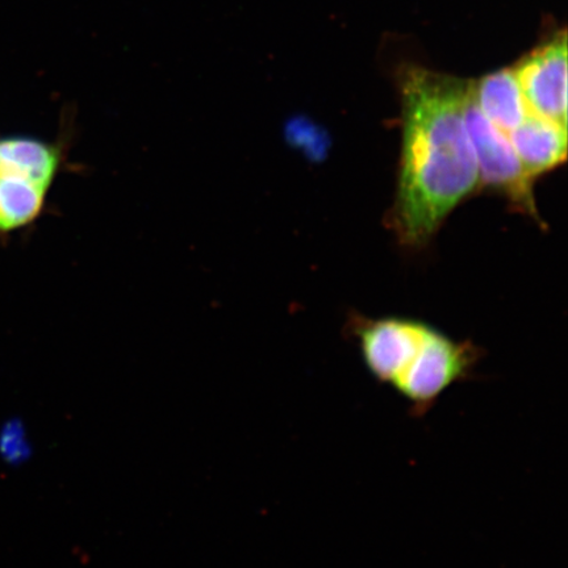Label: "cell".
I'll return each instance as SVG.
<instances>
[{
	"label": "cell",
	"instance_id": "cell-6",
	"mask_svg": "<svg viewBox=\"0 0 568 568\" xmlns=\"http://www.w3.org/2000/svg\"><path fill=\"white\" fill-rule=\"evenodd\" d=\"M508 138L532 180L566 161L567 126L530 113Z\"/></svg>",
	"mask_w": 568,
	"mask_h": 568
},
{
	"label": "cell",
	"instance_id": "cell-3",
	"mask_svg": "<svg viewBox=\"0 0 568 568\" xmlns=\"http://www.w3.org/2000/svg\"><path fill=\"white\" fill-rule=\"evenodd\" d=\"M465 124L473 142L478 165V184L499 191L518 210L537 217L532 178L523 166L508 134L483 115L471 94V82L465 106Z\"/></svg>",
	"mask_w": 568,
	"mask_h": 568
},
{
	"label": "cell",
	"instance_id": "cell-8",
	"mask_svg": "<svg viewBox=\"0 0 568 568\" xmlns=\"http://www.w3.org/2000/svg\"><path fill=\"white\" fill-rule=\"evenodd\" d=\"M33 446L23 420L10 417L0 423V462L20 467L31 459Z\"/></svg>",
	"mask_w": 568,
	"mask_h": 568
},
{
	"label": "cell",
	"instance_id": "cell-7",
	"mask_svg": "<svg viewBox=\"0 0 568 568\" xmlns=\"http://www.w3.org/2000/svg\"><path fill=\"white\" fill-rule=\"evenodd\" d=\"M471 94L483 115L504 133L513 132L530 115L514 68L471 82Z\"/></svg>",
	"mask_w": 568,
	"mask_h": 568
},
{
	"label": "cell",
	"instance_id": "cell-5",
	"mask_svg": "<svg viewBox=\"0 0 568 568\" xmlns=\"http://www.w3.org/2000/svg\"><path fill=\"white\" fill-rule=\"evenodd\" d=\"M532 115L567 126V34L560 31L514 68Z\"/></svg>",
	"mask_w": 568,
	"mask_h": 568
},
{
	"label": "cell",
	"instance_id": "cell-4",
	"mask_svg": "<svg viewBox=\"0 0 568 568\" xmlns=\"http://www.w3.org/2000/svg\"><path fill=\"white\" fill-rule=\"evenodd\" d=\"M428 325L404 318H383L355 326L362 359L373 378L395 390L420 357Z\"/></svg>",
	"mask_w": 568,
	"mask_h": 568
},
{
	"label": "cell",
	"instance_id": "cell-1",
	"mask_svg": "<svg viewBox=\"0 0 568 568\" xmlns=\"http://www.w3.org/2000/svg\"><path fill=\"white\" fill-rule=\"evenodd\" d=\"M470 82L410 67L400 78L403 138L393 212L403 243L422 245L478 186V165L465 124Z\"/></svg>",
	"mask_w": 568,
	"mask_h": 568
},
{
	"label": "cell",
	"instance_id": "cell-2",
	"mask_svg": "<svg viewBox=\"0 0 568 568\" xmlns=\"http://www.w3.org/2000/svg\"><path fill=\"white\" fill-rule=\"evenodd\" d=\"M62 158L54 142L24 134L0 136V240L41 216Z\"/></svg>",
	"mask_w": 568,
	"mask_h": 568
}]
</instances>
